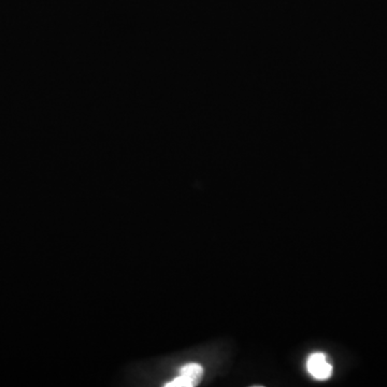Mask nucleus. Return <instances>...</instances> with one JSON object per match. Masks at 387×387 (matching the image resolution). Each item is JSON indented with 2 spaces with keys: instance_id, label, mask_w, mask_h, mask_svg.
<instances>
[{
  "instance_id": "nucleus-1",
  "label": "nucleus",
  "mask_w": 387,
  "mask_h": 387,
  "mask_svg": "<svg viewBox=\"0 0 387 387\" xmlns=\"http://www.w3.org/2000/svg\"><path fill=\"white\" fill-rule=\"evenodd\" d=\"M203 369L198 363H189L181 368L180 376L167 383L166 387H193L198 385Z\"/></svg>"
},
{
  "instance_id": "nucleus-2",
  "label": "nucleus",
  "mask_w": 387,
  "mask_h": 387,
  "mask_svg": "<svg viewBox=\"0 0 387 387\" xmlns=\"http://www.w3.org/2000/svg\"><path fill=\"white\" fill-rule=\"evenodd\" d=\"M308 371L316 380L325 381L331 378L333 373V366L327 361L323 353L312 354L308 359Z\"/></svg>"
}]
</instances>
